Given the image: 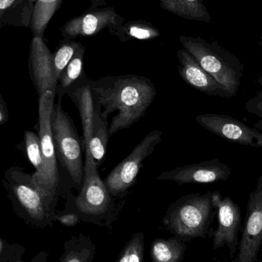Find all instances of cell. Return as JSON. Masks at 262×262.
Instances as JSON below:
<instances>
[{"instance_id": "6da1fadb", "label": "cell", "mask_w": 262, "mask_h": 262, "mask_svg": "<svg viewBox=\"0 0 262 262\" xmlns=\"http://www.w3.org/2000/svg\"><path fill=\"white\" fill-rule=\"evenodd\" d=\"M95 108L108 121L115 113L109 124V137L118 131L132 127L139 121L156 96V89L146 77L135 75L105 76L89 79Z\"/></svg>"}, {"instance_id": "7a4b0ae2", "label": "cell", "mask_w": 262, "mask_h": 262, "mask_svg": "<svg viewBox=\"0 0 262 262\" xmlns=\"http://www.w3.org/2000/svg\"><path fill=\"white\" fill-rule=\"evenodd\" d=\"M3 187L19 218L35 228L51 227L56 222L55 203L35 183L32 173L12 166L5 172Z\"/></svg>"}, {"instance_id": "3957f363", "label": "cell", "mask_w": 262, "mask_h": 262, "mask_svg": "<svg viewBox=\"0 0 262 262\" xmlns=\"http://www.w3.org/2000/svg\"><path fill=\"white\" fill-rule=\"evenodd\" d=\"M212 197L211 191L180 197L168 208L163 219V226L184 242L206 238L212 214L215 212Z\"/></svg>"}, {"instance_id": "277c9868", "label": "cell", "mask_w": 262, "mask_h": 262, "mask_svg": "<svg viewBox=\"0 0 262 262\" xmlns=\"http://www.w3.org/2000/svg\"><path fill=\"white\" fill-rule=\"evenodd\" d=\"M178 39L230 98L236 96L244 76V66L235 55L217 41H209L199 36L182 35Z\"/></svg>"}, {"instance_id": "5b68a950", "label": "cell", "mask_w": 262, "mask_h": 262, "mask_svg": "<svg viewBox=\"0 0 262 262\" xmlns=\"http://www.w3.org/2000/svg\"><path fill=\"white\" fill-rule=\"evenodd\" d=\"M117 200L119 199L111 193L104 180L96 172L84 177L78 195H68L66 209L79 214L83 222L110 228L123 208V203H117Z\"/></svg>"}, {"instance_id": "8992f818", "label": "cell", "mask_w": 262, "mask_h": 262, "mask_svg": "<svg viewBox=\"0 0 262 262\" xmlns=\"http://www.w3.org/2000/svg\"><path fill=\"white\" fill-rule=\"evenodd\" d=\"M55 104L52 115V129L57 159L69 174L74 187L79 191L85 177L83 149L76 129L70 117Z\"/></svg>"}, {"instance_id": "52a82bcc", "label": "cell", "mask_w": 262, "mask_h": 262, "mask_svg": "<svg viewBox=\"0 0 262 262\" xmlns=\"http://www.w3.org/2000/svg\"><path fill=\"white\" fill-rule=\"evenodd\" d=\"M55 94L49 91L38 98V136L45 163L44 177L41 188L55 203L60 194L58 159L54 144L52 129V115Z\"/></svg>"}, {"instance_id": "ba28073f", "label": "cell", "mask_w": 262, "mask_h": 262, "mask_svg": "<svg viewBox=\"0 0 262 262\" xmlns=\"http://www.w3.org/2000/svg\"><path fill=\"white\" fill-rule=\"evenodd\" d=\"M162 135L161 130L151 131L105 179L106 186L115 198L123 200L129 193V189L136 183L145 160L161 142Z\"/></svg>"}, {"instance_id": "9c48e42d", "label": "cell", "mask_w": 262, "mask_h": 262, "mask_svg": "<svg viewBox=\"0 0 262 262\" xmlns=\"http://www.w3.org/2000/svg\"><path fill=\"white\" fill-rule=\"evenodd\" d=\"M262 248V174L249 195L236 258L232 262H256Z\"/></svg>"}, {"instance_id": "30bf717a", "label": "cell", "mask_w": 262, "mask_h": 262, "mask_svg": "<svg viewBox=\"0 0 262 262\" xmlns=\"http://www.w3.org/2000/svg\"><path fill=\"white\" fill-rule=\"evenodd\" d=\"M124 23L126 18L113 7L91 6L79 15L66 21L60 28V33L63 39L74 40L78 37L93 36L106 29L111 33L117 26Z\"/></svg>"}, {"instance_id": "8fae6325", "label": "cell", "mask_w": 262, "mask_h": 262, "mask_svg": "<svg viewBox=\"0 0 262 262\" xmlns=\"http://www.w3.org/2000/svg\"><path fill=\"white\" fill-rule=\"evenodd\" d=\"M212 200L218 221L213 235V249L227 246L231 255H233L239 246L238 234L241 224L239 206L230 197L221 196L218 191H214Z\"/></svg>"}, {"instance_id": "7c38bea8", "label": "cell", "mask_w": 262, "mask_h": 262, "mask_svg": "<svg viewBox=\"0 0 262 262\" xmlns=\"http://www.w3.org/2000/svg\"><path fill=\"white\" fill-rule=\"evenodd\" d=\"M201 127L229 141L252 147L262 148V133L232 117L217 114L197 115Z\"/></svg>"}, {"instance_id": "4fadbf2b", "label": "cell", "mask_w": 262, "mask_h": 262, "mask_svg": "<svg viewBox=\"0 0 262 262\" xmlns=\"http://www.w3.org/2000/svg\"><path fill=\"white\" fill-rule=\"evenodd\" d=\"M232 175V169L218 158L178 166L162 172L158 180L175 182L179 185L189 183H213L226 182Z\"/></svg>"}, {"instance_id": "5bb4252c", "label": "cell", "mask_w": 262, "mask_h": 262, "mask_svg": "<svg viewBox=\"0 0 262 262\" xmlns=\"http://www.w3.org/2000/svg\"><path fill=\"white\" fill-rule=\"evenodd\" d=\"M78 109L81 118L83 131V146L86 152L85 161V177L98 172L90 151L93 127L95 104L92 91L89 84V78L84 76L66 92Z\"/></svg>"}, {"instance_id": "9a60e30c", "label": "cell", "mask_w": 262, "mask_h": 262, "mask_svg": "<svg viewBox=\"0 0 262 262\" xmlns=\"http://www.w3.org/2000/svg\"><path fill=\"white\" fill-rule=\"evenodd\" d=\"M29 72L38 98L49 91L56 95L58 81L52 69V53L43 38L33 37L31 41Z\"/></svg>"}, {"instance_id": "2e32d148", "label": "cell", "mask_w": 262, "mask_h": 262, "mask_svg": "<svg viewBox=\"0 0 262 262\" xmlns=\"http://www.w3.org/2000/svg\"><path fill=\"white\" fill-rule=\"evenodd\" d=\"M177 57L179 61L180 77L191 87L206 95L230 98L229 94L201 67L190 52L183 48L177 52Z\"/></svg>"}, {"instance_id": "e0dca14e", "label": "cell", "mask_w": 262, "mask_h": 262, "mask_svg": "<svg viewBox=\"0 0 262 262\" xmlns=\"http://www.w3.org/2000/svg\"><path fill=\"white\" fill-rule=\"evenodd\" d=\"M34 0H0V28L31 27Z\"/></svg>"}, {"instance_id": "ac0fdd59", "label": "cell", "mask_w": 262, "mask_h": 262, "mask_svg": "<svg viewBox=\"0 0 262 262\" xmlns=\"http://www.w3.org/2000/svg\"><path fill=\"white\" fill-rule=\"evenodd\" d=\"M165 10L182 18L193 21L211 23L212 15L201 0H158Z\"/></svg>"}, {"instance_id": "d6986e66", "label": "cell", "mask_w": 262, "mask_h": 262, "mask_svg": "<svg viewBox=\"0 0 262 262\" xmlns=\"http://www.w3.org/2000/svg\"><path fill=\"white\" fill-rule=\"evenodd\" d=\"M95 246L90 236L80 233L65 242L59 262H92Z\"/></svg>"}, {"instance_id": "ffe728a7", "label": "cell", "mask_w": 262, "mask_h": 262, "mask_svg": "<svg viewBox=\"0 0 262 262\" xmlns=\"http://www.w3.org/2000/svg\"><path fill=\"white\" fill-rule=\"evenodd\" d=\"M185 243L176 236L155 239L151 245L152 262L183 261L187 249Z\"/></svg>"}, {"instance_id": "44dd1931", "label": "cell", "mask_w": 262, "mask_h": 262, "mask_svg": "<svg viewBox=\"0 0 262 262\" xmlns=\"http://www.w3.org/2000/svg\"><path fill=\"white\" fill-rule=\"evenodd\" d=\"M110 34L123 42L131 39L152 40L161 35L160 31L152 23L145 20L126 21L117 26Z\"/></svg>"}, {"instance_id": "7402d4cb", "label": "cell", "mask_w": 262, "mask_h": 262, "mask_svg": "<svg viewBox=\"0 0 262 262\" xmlns=\"http://www.w3.org/2000/svg\"><path fill=\"white\" fill-rule=\"evenodd\" d=\"M109 137V124L98 111L95 108L93 127L90 151L97 167H99L106 159L108 140Z\"/></svg>"}, {"instance_id": "603a6c76", "label": "cell", "mask_w": 262, "mask_h": 262, "mask_svg": "<svg viewBox=\"0 0 262 262\" xmlns=\"http://www.w3.org/2000/svg\"><path fill=\"white\" fill-rule=\"evenodd\" d=\"M85 52L86 49L84 46H82L72 61L60 75L56 90V95H58V101H61L63 95L66 94L67 91L74 84H76L83 77L86 76L83 68Z\"/></svg>"}, {"instance_id": "cb8c5ba5", "label": "cell", "mask_w": 262, "mask_h": 262, "mask_svg": "<svg viewBox=\"0 0 262 262\" xmlns=\"http://www.w3.org/2000/svg\"><path fill=\"white\" fill-rule=\"evenodd\" d=\"M63 0H36L32 15L31 30L33 37H44L45 31Z\"/></svg>"}, {"instance_id": "d4e9b609", "label": "cell", "mask_w": 262, "mask_h": 262, "mask_svg": "<svg viewBox=\"0 0 262 262\" xmlns=\"http://www.w3.org/2000/svg\"><path fill=\"white\" fill-rule=\"evenodd\" d=\"M24 141L28 158L35 168L32 176L35 183L41 188L44 177L45 163L39 136L33 131L27 130L25 133Z\"/></svg>"}, {"instance_id": "484cf974", "label": "cell", "mask_w": 262, "mask_h": 262, "mask_svg": "<svg viewBox=\"0 0 262 262\" xmlns=\"http://www.w3.org/2000/svg\"><path fill=\"white\" fill-rule=\"evenodd\" d=\"M82 46L75 40L63 39L60 41L58 49L52 53V69L57 81Z\"/></svg>"}, {"instance_id": "4316f807", "label": "cell", "mask_w": 262, "mask_h": 262, "mask_svg": "<svg viewBox=\"0 0 262 262\" xmlns=\"http://www.w3.org/2000/svg\"><path fill=\"white\" fill-rule=\"evenodd\" d=\"M144 253V235L138 232L131 237L115 262H143Z\"/></svg>"}, {"instance_id": "83f0119b", "label": "cell", "mask_w": 262, "mask_h": 262, "mask_svg": "<svg viewBox=\"0 0 262 262\" xmlns=\"http://www.w3.org/2000/svg\"><path fill=\"white\" fill-rule=\"evenodd\" d=\"M26 249L21 245L10 244L4 238L0 239V262H10L21 260Z\"/></svg>"}, {"instance_id": "f1b7e54d", "label": "cell", "mask_w": 262, "mask_h": 262, "mask_svg": "<svg viewBox=\"0 0 262 262\" xmlns=\"http://www.w3.org/2000/svg\"><path fill=\"white\" fill-rule=\"evenodd\" d=\"M56 222L66 227H74L83 222L81 215L77 212L69 209H65L63 212H56Z\"/></svg>"}, {"instance_id": "f546056e", "label": "cell", "mask_w": 262, "mask_h": 262, "mask_svg": "<svg viewBox=\"0 0 262 262\" xmlns=\"http://www.w3.org/2000/svg\"><path fill=\"white\" fill-rule=\"evenodd\" d=\"M247 109L249 112L258 115V116L261 117L262 118V95H258L255 99L251 100L250 101L248 102L246 104Z\"/></svg>"}, {"instance_id": "4dcf8cb0", "label": "cell", "mask_w": 262, "mask_h": 262, "mask_svg": "<svg viewBox=\"0 0 262 262\" xmlns=\"http://www.w3.org/2000/svg\"><path fill=\"white\" fill-rule=\"evenodd\" d=\"M0 125H4L9 121V111L2 95L0 96Z\"/></svg>"}, {"instance_id": "1f68e13d", "label": "cell", "mask_w": 262, "mask_h": 262, "mask_svg": "<svg viewBox=\"0 0 262 262\" xmlns=\"http://www.w3.org/2000/svg\"><path fill=\"white\" fill-rule=\"evenodd\" d=\"M49 257L47 252L43 250L38 252L30 262H47V258Z\"/></svg>"}, {"instance_id": "d6a6232c", "label": "cell", "mask_w": 262, "mask_h": 262, "mask_svg": "<svg viewBox=\"0 0 262 262\" xmlns=\"http://www.w3.org/2000/svg\"><path fill=\"white\" fill-rule=\"evenodd\" d=\"M89 1H90L91 6H96V7H102L108 5L106 0H89Z\"/></svg>"}, {"instance_id": "836d02e7", "label": "cell", "mask_w": 262, "mask_h": 262, "mask_svg": "<svg viewBox=\"0 0 262 262\" xmlns=\"http://www.w3.org/2000/svg\"><path fill=\"white\" fill-rule=\"evenodd\" d=\"M10 262H24L23 261H22L21 260H18V261H10Z\"/></svg>"}, {"instance_id": "e575fe53", "label": "cell", "mask_w": 262, "mask_h": 262, "mask_svg": "<svg viewBox=\"0 0 262 262\" xmlns=\"http://www.w3.org/2000/svg\"><path fill=\"white\" fill-rule=\"evenodd\" d=\"M217 262H229L227 261H217Z\"/></svg>"}, {"instance_id": "d590c367", "label": "cell", "mask_w": 262, "mask_h": 262, "mask_svg": "<svg viewBox=\"0 0 262 262\" xmlns=\"http://www.w3.org/2000/svg\"><path fill=\"white\" fill-rule=\"evenodd\" d=\"M201 1L203 2H203L205 1V0H201Z\"/></svg>"}, {"instance_id": "8d00e7d4", "label": "cell", "mask_w": 262, "mask_h": 262, "mask_svg": "<svg viewBox=\"0 0 262 262\" xmlns=\"http://www.w3.org/2000/svg\"><path fill=\"white\" fill-rule=\"evenodd\" d=\"M260 262H262V259L261 260V261H260Z\"/></svg>"}, {"instance_id": "74e56055", "label": "cell", "mask_w": 262, "mask_h": 262, "mask_svg": "<svg viewBox=\"0 0 262 262\" xmlns=\"http://www.w3.org/2000/svg\"><path fill=\"white\" fill-rule=\"evenodd\" d=\"M261 251H262V248H261Z\"/></svg>"}, {"instance_id": "f35d334b", "label": "cell", "mask_w": 262, "mask_h": 262, "mask_svg": "<svg viewBox=\"0 0 262 262\" xmlns=\"http://www.w3.org/2000/svg\"><path fill=\"white\" fill-rule=\"evenodd\" d=\"M261 38H262V37H261Z\"/></svg>"}]
</instances>
